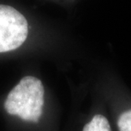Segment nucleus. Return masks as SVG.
Returning a JSON list of instances; mask_svg holds the SVG:
<instances>
[{
  "mask_svg": "<svg viewBox=\"0 0 131 131\" xmlns=\"http://www.w3.org/2000/svg\"><path fill=\"white\" fill-rule=\"evenodd\" d=\"M28 35V23L22 14L9 5L0 4V53L21 46Z\"/></svg>",
  "mask_w": 131,
  "mask_h": 131,
  "instance_id": "obj_2",
  "label": "nucleus"
},
{
  "mask_svg": "<svg viewBox=\"0 0 131 131\" xmlns=\"http://www.w3.org/2000/svg\"><path fill=\"white\" fill-rule=\"evenodd\" d=\"M83 131H112L108 120L102 115H95Z\"/></svg>",
  "mask_w": 131,
  "mask_h": 131,
  "instance_id": "obj_3",
  "label": "nucleus"
},
{
  "mask_svg": "<svg viewBox=\"0 0 131 131\" xmlns=\"http://www.w3.org/2000/svg\"><path fill=\"white\" fill-rule=\"evenodd\" d=\"M119 131H131V110L124 112L117 121Z\"/></svg>",
  "mask_w": 131,
  "mask_h": 131,
  "instance_id": "obj_4",
  "label": "nucleus"
},
{
  "mask_svg": "<svg viewBox=\"0 0 131 131\" xmlns=\"http://www.w3.org/2000/svg\"><path fill=\"white\" fill-rule=\"evenodd\" d=\"M44 88L38 78L27 76L10 91L4 102V108L10 115L22 120L37 123L43 113Z\"/></svg>",
  "mask_w": 131,
  "mask_h": 131,
  "instance_id": "obj_1",
  "label": "nucleus"
}]
</instances>
